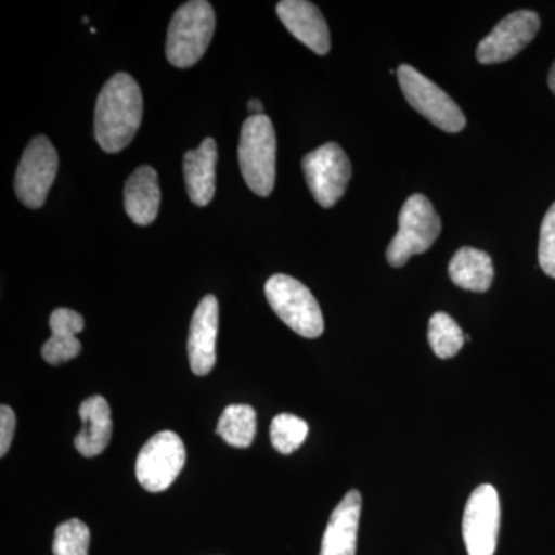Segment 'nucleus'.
<instances>
[{
    "instance_id": "1",
    "label": "nucleus",
    "mask_w": 555,
    "mask_h": 555,
    "mask_svg": "<svg viewBox=\"0 0 555 555\" xmlns=\"http://www.w3.org/2000/svg\"><path fill=\"white\" fill-rule=\"evenodd\" d=\"M144 101L137 80L118 73L105 83L94 112V137L107 153H118L133 141L142 122Z\"/></svg>"
},
{
    "instance_id": "4",
    "label": "nucleus",
    "mask_w": 555,
    "mask_h": 555,
    "mask_svg": "<svg viewBox=\"0 0 555 555\" xmlns=\"http://www.w3.org/2000/svg\"><path fill=\"white\" fill-rule=\"evenodd\" d=\"M440 233L441 219L430 201L412 195L401 207L397 235L387 247V262L392 268H403L409 258L429 250Z\"/></svg>"
},
{
    "instance_id": "25",
    "label": "nucleus",
    "mask_w": 555,
    "mask_h": 555,
    "mask_svg": "<svg viewBox=\"0 0 555 555\" xmlns=\"http://www.w3.org/2000/svg\"><path fill=\"white\" fill-rule=\"evenodd\" d=\"M14 430H16V415L13 409L2 404L0 408V456H5L13 441Z\"/></svg>"
},
{
    "instance_id": "16",
    "label": "nucleus",
    "mask_w": 555,
    "mask_h": 555,
    "mask_svg": "<svg viewBox=\"0 0 555 555\" xmlns=\"http://www.w3.org/2000/svg\"><path fill=\"white\" fill-rule=\"evenodd\" d=\"M82 429L75 438V447L87 459L102 454L112 438V411L101 396L87 398L79 408Z\"/></svg>"
},
{
    "instance_id": "14",
    "label": "nucleus",
    "mask_w": 555,
    "mask_h": 555,
    "mask_svg": "<svg viewBox=\"0 0 555 555\" xmlns=\"http://www.w3.org/2000/svg\"><path fill=\"white\" fill-rule=\"evenodd\" d=\"M361 502L360 492L352 489L338 503L324 532L320 555H356Z\"/></svg>"
},
{
    "instance_id": "15",
    "label": "nucleus",
    "mask_w": 555,
    "mask_h": 555,
    "mask_svg": "<svg viewBox=\"0 0 555 555\" xmlns=\"http://www.w3.org/2000/svg\"><path fill=\"white\" fill-rule=\"evenodd\" d=\"M218 149L215 139H204L203 144L185 153L184 177L189 198L199 207H206L215 196Z\"/></svg>"
},
{
    "instance_id": "27",
    "label": "nucleus",
    "mask_w": 555,
    "mask_h": 555,
    "mask_svg": "<svg viewBox=\"0 0 555 555\" xmlns=\"http://www.w3.org/2000/svg\"><path fill=\"white\" fill-rule=\"evenodd\" d=\"M547 83H550V89L555 94V62L553 67H551L550 76H547Z\"/></svg>"
},
{
    "instance_id": "11",
    "label": "nucleus",
    "mask_w": 555,
    "mask_h": 555,
    "mask_svg": "<svg viewBox=\"0 0 555 555\" xmlns=\"http://www.w3.org/2000/svg\"><path fill=\"white\" fill-rule=\"evenodd\" d=\"M540 28V17L535 11L520 10L511 13L495 25L477 49V60L481 64H500L513 60L535 38Z\"/></svg>"
},
{
    "instance_id": "6",
    "label": "nucleus",
    "mask_w": 555,
    "mask_h": 555,
    "mask_svg": "<svg viewBox=\"0 0 555 555\" xmlns=\"http://www.w3.org/2000/svg\"><path fill=\"white\" fill-rule=\"evenodd\" d=\"M397 78L409 105L438 129L447 133H459L465 129L466 118L462 109L433 80L411 65H400Z\"/></svg>"
},
{
    "instance_id": "17",
    "label": "nucleus",
    "mask_w": 555,
    "mask_h": 555,
    "mask_svg": "<svg viewBox=\"0 0 555 555\" xmlns=\"http://www.w3.org/2000/svg\"><path fill=\"white\" fill-rule=\"evenodd\" d=\"M124 203L134 224L150 225L155 221L160 204L158 173L155 169L142 166L131 173L124 190Z\"/></svg>"
},
{
    "instance_id": "20",
    "label": "nucleus",
    "mask_w": 555,
    "mask_h": 555,
    "mask_svg": "<svg viewBox=\"0 0 555 555\" xmlns=\"http://www.w3.org/2000/svg\"><path fill=\"white\" fill-rule=\"evenodd\" d=\"M217 434L233 448H248L257 434V412L247 404H232L222 412Z\"/></svg>"
},
{
    "instance_id": "24",
    "label": "nucleus",
    "mask_w": 555,
    "mask_h": 555,
    "mask_svg": "<svg viewBox=\"0 0 555 555\" xmlns=\"http://www.w3.org/2000/svg\"><path fill=\"white\" fill-rule=\"evenodd\" d=\"M539 262L547 276L555 278V203L547 210L540 229Z\"/></svg>"
},
{
    "instance_id": "5",
    "label": "nucleus",
    "mask_w": 555,
    "mask_h": 555,
    "mask_svg": "<svg viewBox=\"0 0 555 555\" xmlns=\"http://www.w3.org/2000/svg\"><path fill=\"white\" fill-rule=\"evenodd\" d=\"M266 297L278 317L305 338H318L324 331L323 312L312 292L288 275H273L266 283Z\"/></svg>"
},
{
    "instance_id": "21",
    "label": "nucleus",
    "mask_w": 555,
    "mask_h": 555,
    "mask_svg": "<svg viewBox=\"0 0 555 555\" xmlns=\"http://www.w3.org/2000/svg\"><path fill=\"white\" fill-rule=\"evenodd\" d=\"M429 345L438 358L455 357L465 345V335L462 327L456 324L454 318L448 313L438 312L430 318L429 332H427Z\"/></svg>"
},
{
    "instance_id": "9",
    "label": "nucleus",
    "mask_w": 555,
    "mask_h": 555,
    "mask_svg": "<svg viewBox=\"0 0 555 555\" xmlns=\"http://www.w3.org/2000/svg\"><path fill=\"white\" fill-rule=\"evenodd\" d=\"M185 465V447L171 430H163L150 438L139 452L137 477L149 492H163L177 480Z\"/></svg>"
},
{
    "instance_id": "18",
    "label": "nucleus",
    "mask_w": 555,
    "mask_h": 555,
    "mask_svg": "<svg viewBox=\"0 0 555 555\" xmlns=\"http://www.w3.org/2000/svg\"><path fill=\"white\" fill-rule=\"evenodd\" d=\"M51 338L42 347V358L51 366H60L79 356L82 345L78 334L83 331V318L72 309H56L50 317Z\"/></svg>"
},
{
    "instance_id": "3",
    "label": "nucleus",
    "mask_w": 555,
    "mask_h": 555,
    "mask_svg": "<svg viewBox=\"0 0 555 555\" xmlns=\"http://www.w3.org/2000/svg\"><path fill=\"white\" fill-rule=\"evenodd\" d=\"M238 158L248 189L258 196H269L275 188L276 137L268 116L246 119L241 130Z\"/></svg>"
},
{
    "instance_id": "23",
    "label": "nucleus",
    "mask_w": 555,
    "mask_h": 555,
    "mask_svg": "<svg viewBox=\"0 0 555 555\" xmlns=\"http://www.w3.org/2000/svg\"><path fill=\"white\" fill-rule=\"evenodd\" d=\"M90 529L78 518L64 521L54 532V555H89Z\"/></svg>"
},
{
    "instance_id": "19",
    "label": "nucleus",
    "mask_w": 555,
    "mask_h": 555,
    "mask_svg": "<svg viewBox=\"0 0 555 555\" xmlns=\"http://www.w3.org/2000/svg\"><path fill=\"white\" fill-rule=\"evenodd\" d=\"M449 276L455 286L465 291L486 292L494 281V266L491 257L483 250L463 247L451 259Z\"/></svg>"
},
{
    "instance_id": "10",
    "label": "nucleus",
    "mask_w": 555,
    "mask_h": 555,
    "mask_svg": "<svg viewBox=\"0 0 555 555\" xmlns=\"http://www.w3.org/2000/svg\"><path fill=\"white\" fill-rule=\"evenodd\" d=\"M500 531V500L494 486L481 485L467 500L463 539L467 554L494 555Z\"/></svg>"
},
{
    "instance_id": "8",
    "label": "nucleus",
    "mask_w": 555,
    "mask_h": 555,
    "mask_svg": "<svg viewBox=\"0 0 555 555\" xmlns=\"http://www.w3.org/2000/svg\"><path fill=\"white\" fill-rule=\"evenodd\" d=\"M57 166H60V158L50 139L43 134L31 139L22 155L16 179H14L16 196L24 206L30 208L43 206L51 185L56 179Z\"/></svg>"
},
{
    "instance_id": "2",
    "label": "nucleus",
    "mask_w": 555,
    "mask_h": 555,
    "mask_svg": "<svg viewBox=\"0 0 555 555\" xmlns=\"http://www.w3.org/2000/svg\"><path fill=\"white\" fill-rule=\"evenodd\" d=\"M217 17L206 0H192L179 7L171 17L166 54L171 65L189 68L204 56L214 38Z\"/></svg>"
},
{
    "instance_id": "7",
    "label": "nucleus",
    "mask_w": 555,
    "mask_h": 555,
    "mask_svg": "<svg viewBox=\"0 0 555 555\" xmlns=\"http://www.w3.org/2000/svg\"><path fill=\"white\" fill-rule=\"evenodd\" d=\"M302 171L313 198L321 207L331 208L345 196L352 166L345 150L327 142L302 159Z\"/></svg>"
},
{
    "instance_id": "13",
    "label": "nucleus",
    "mask_w": 555,
    "mask_h": 555,
    "mask_svg": "<svg viewBox=\"0 0 555 555\" xmlns=\"http://www.w3.org/2000/svg\"><path fill=\"white\" fill-rule=\"evenodd\" d=\"M276 13L284 27L320 56L331 50V35L326 20L313 3L306 0H283L278 3Z\"/></svg>"
},
{
    "instance_id": "26",
    "label": "nucleus",
    "mask_w": 555,
    "mask_h": 555,
    "mask_svg": "<svg viewBox=\"0 0 555 555\" xmlns=\"http://www.w3.org/2000/svg\"><path fill=\"white\" fill-rule=\"evenodd\" d=\"M248 113L250 116H261L264 115V105L259 100H250L248 101Z\"/></svg>"
},
{
    "instance_id": "12",
    "label": "nucleus",
    "mask_w": 555,
    "mask_h": 555,
    "mask_svg": "<svg viewBox=\"0 0 555 555\" xmlns=\"http://www.w3.org/2000/svg\"><path fill=\"white\" fill-rule=\"evenodd\" d=\"M218 313L217 297L207 295L201 299L190 323L188 346L190 367L198 377L210 374L217 363Z\"/></svg>"
},
{
    "instance_id": "22",
    "label": "nucleus",
    "mask_w": 555,
    "mask_h": 555,
    "mask_svg": "<svg viewBox=\"0 0 555 555\" xmlns=\"http://www.w3.org/2000/svg\"><path fill=\"white\" fill-rule=\"evenodd\" d=\"M308 434V423L297 415H276L272 425H270V440H272L273 448L284 455L292 454V452L301 448Z\"/></svg>"
}]
</instances>
